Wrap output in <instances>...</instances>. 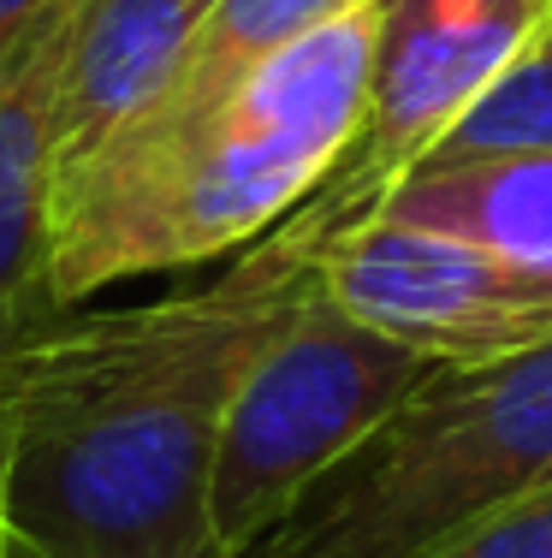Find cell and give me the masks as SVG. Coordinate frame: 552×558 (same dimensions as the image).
Masks as SVG:
<instances>
[{
  "label": "cell",
  "mask_w": 552,
  "mask_h": 558,
  "mask_svg": "<svg viewBox=\"0 0 552 558\" xmlns=\"http://www.w3.org/2000/svg\"><path fill=\"white\" fill-rule=\"evenodd\" d=\"M304 286L280 232L208 286L54 315L0 356L7 558H226L208 517L226 398Z\"/></svg>",
  "instance_id": "1"
},
{
  "label": "cell",
  "mask_w": 552,
  "mask_h": 558,
  "mask_svg": "<svg viewBox=\"0 0 552 558\" xmlns=\"http://www.w3.org/2000/svg\"><path fill=\"white\" fill-rule=\"evenodd\" d=\"M380 0L297 36L203 101L143 108L54 167L48 298L72 310L137 274L249 250L304 208L363 119Z\"/></svg>",
  "instance_id": "2"
},
{
  "label": "cell",
  "mask_w": 552,
  "mask_h": 558,
  "mask_svg": "<svg viewBox=\"0 0 552 558\" xmlns=\"http://www.w3.org/2000/svg\"><path fill=\"white\" fill-rule=\"evenodd\" d=\"M552 487V344L440 363L244 558H433Z\"/></svg>",
  "instance_id": "3"
},
{
  "label": "cell",
  "mask_w": 552,
  "mask_h": 558,
  "mask_svg": "<svg viewBox=\"0 0 552 558\" xmlns=\"http://www.w3.org/2000/svg\"><path fill=\"white\" fill-rule=\"evenodd\" d=\"M440 363L345 315L304 268L292 310L249 356L220 416L208 517L226 558H244L297 499L357 451Z\"/></svg>",
  "instance_id": "4"
},
{
  "label": "cell",
  "mask_w": 552,
  "mask_h": 558,
  "mask_svg": "<svg viewBox=\"0 0 552 558\" xmlns=\"http://www.w3.org/2000/svg\"><path fill=\"white\" fill-rule=\"evenodd\" d=\"M547 24L552 0H380L357 137L321 191L280 220V232L309 244L375 215L380 196L428 161L469 101L511 60L547 43Z\"/></svg>",
  "instance_id": "5"
},
{
  "label": "cell",
  "mask_w": 552,
  "mask_h": 558,
  "mask_svg": "<svg viewBox=\"0 0 552 558\" xmlns=\"http://www.w3.org/2000/svg\"><path fill=\"white\" fill-rule=\"evenodd\" d=\"M280 232V226H273ZM285 238V232H280ZM345 315L428 363H505L552 344V268L398 220H351L309 244L285 238Z\"/></svg>",
  "instance_id": "6"
},
{
  "label": "cell",
  "mask_w": 552,
  "mask_h": 558,
  "mask_svg": "<svg viewBox=\"0 0 552 558\" xmlns=\"http://www.w3.org/2000/svg\"><path fill=\"white\" fill-rule=\"evenodd\" d=\"M65 0L0 72V356L42 322L48 298V208H54V89L65 60Z\"/></svg>",
  "instance_id": "7"
},
{
  "label": "cell",
  "mask_w": 552,
  "mask_h": 558,
  "mask_svg": "<svg viewBox=\"0 0 552 558\" xmlns=\"http://www.w3.org/2000/svg\"><path fill=\"white\" fill-rule=\"evenodd\" d=\"M208 7L214 0H77L54 89V167L161 96Z\"/></svg>",
  "instance_id": "8"
},
{
  "label": "cell",
  "mask_w": 552,
  "mask_h": 558,
  "mask_svg": "<svg viewBox=\"0 0 552 558\" xmlns=\"http://www.w3.org/2000/svg\"><path fill=\"white\" fill-rule=\"evenodd\" d=\"M375 215L469 238V244L529 262V268H552V149L416 167L380 196Z\"/></svg>",
  "instance_id": "9"
},
{
  "label": "cell",
  "mask_w": 552,
  "mask_h": 558,
  "mask_svg": "<svg viewBox=\"0 0 552 558\" xmlns=\"http://www.w3.org/2000/svg\"><path fill=\"white\" fill-rule=\"evenodd\" d=\"M357 7H368V0H214L203 12V24H196V36L184 43L173 77L161 84V96L149 108L214 96V89L238 84L244 72H256L261 60H273L280 48H292L297 36L321 31L327 19L357 12Z\"/></svg>",
  "instance_id": "10"
},
{
  "label": "cell",
  "mask_w": 552,
  "mask_h": 558,
  "mask_svg": "<svg viewBox=\"0 0 552 558\" xmlns=\"http://www.w3.org/2000/svg\"><path fill=\"white\" fill-rule=\"evenodd\" d=\"M523 149H552V43H535L523 60H511L464 108V119L433 143V155L422 167L481 161V155H523Z\"/></svg>",
  "instance_id": "11"
},
{
  "label": "cell",
  "mask_w": 552,
  "mask_h": 558,
  "mask_svg": "<svg viewBox=\"0 0 552 558\" xmlns=\"http://www.w3.org/2000/svg\"><path fill=\"white\" fill-rule=\"evenodd\" d=\"M433 558H552V487L488 517L481 529H469L464 541H452Z\"/></svg>",
  "instance_id": "12"
},
{
  "label": "cell",
  "mask_w": 552,
  "mask_h": 558,
  "mask_svg": "<svg viewBox=\"0 0 552 558\" xmlns=\"http://www.w3.org/2000/svg\"><path fill=\"white\" fill-rule=\"evenodd\" d=\"M65 7V0H0V72L19 60V48L42 31L48 19Z\"/></svg>",
  "instance_id": "13"
},
{
  "label": "cell",
  "mask_w": 552,
  "mask_h": 558,
  "mask_svg": "<svg viewBox=\"0 0 552 558\" xmlns=\"http://www.w3.org/2000/svg\"><path fill=\"white\" fill-rule=\"evenodd\" d=\"M0 451H7V387H0ZM0 558H7V535H0Z\"/></svg>",
  "instance_id": "14"
},
{
  "label": "cell",
  "mask_w": 552,
  "mask_h": 558,
  "mask_svg": "<svg viewBox=\"0 0 552 558\" xmlns=\"http://www.w3.org/2000/svg\"><path fill=\"white\" fill-rule=\"evenodd\" d=\"M547 43H552V24H547Z\"/></svg>",
  "instance_id": "15"
}]
</instances>
